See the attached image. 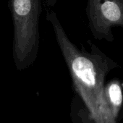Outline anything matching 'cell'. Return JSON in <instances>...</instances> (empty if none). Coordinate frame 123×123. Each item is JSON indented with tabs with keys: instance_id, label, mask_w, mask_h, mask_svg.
<instances>
[{
	"instance_id": "cell-2",
	"label": "cell",
	"mask_w": 123,
	"mask_h": 123,
	"mask_svg": "<svg viewBox=\"0 0 123 123\" xmlns=\"http://www.w3.org/2000/svg\"><path fill=\"white\" fill-rule=\"evenodd\" d=\"M43 0H9L12 25V57L18 70L36 62L39 49V22Z\"/></svg>"
},
{
	"instance_id": "cell-5",
	"label": "cell",
	"mask_w": 123,
	"mask_h": 123,
	"mask_svg": "<svg viewBox=\"0 0 123 123\" xmlns=\"http://www.w3.org/2000/svg\"><path fill=\"white\" fill-rule=\"evenodd\" d=\"M45 1V4L46 5L49 7V8H52L55 6L57 0H44Z\"/></svg>"
},
{
	"instance_id": "cell-1",
	"label": "cell",
	"mask_w": 123,
	"mask_h": 123,
	"mask_svg": "<svg viewBox=\"0 0 123 123\" xmlns=\"http://www.w3.org/2000/svg\"><path fill=\"white\" fill-rule=\"evenodd\" d=\"M46 18L52 28L74 88L95 123H117L105 98L104 80L119 65L91 41H88L90 51L84 47H78L68 37L54 10H49Z\"/></svg>"
},
{
	"instance_id": "cell-4",
	"label": "cell",
	"mask_w": 123,
	"mask_h": 123,
	"mask_svg": "<svg viewBox=\"0 0 123 123\" xmlns=\"http://www.w3.org/2000/svg\"><path fill=\"white\" fill-rule=\"evenodd\" d=\"M104 95L111 114L116 117L123 101L122 89L120 82L117 80H111L104 86Z\"/></svg>"
},
{
	"instance_id": "cell-3",
	"label": "cell",
	"mask_w": 123,
	"mask_h": 123,
	"mask_svg": "<svg viewBox=\"0 0 123 123\" xmlns=\"http://www.w3.org/2000/svg\"><path fill=\"white\" fill-rule=\"evenodd\" d=\"M88 27L95 39L111 43L112 28L123 29V0H87Z\"/></svg>"
}]
</instances>
